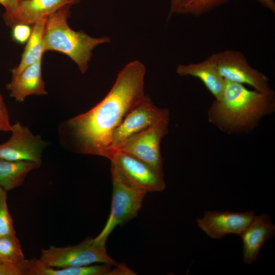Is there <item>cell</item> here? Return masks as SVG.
<instances>
[{
	"instance_id": "1",
	"label": "cell",
	"mask_w": 275,
	"mask_h": 275,
	"mask_svg": "<svg viewBox=\"0 0 275 275\" xmlns=\"http://www.w3.org/2000/svg\"><path fill=\"white\" fill-rule=\"evenodd\" d=\"M145 73L146 67L140 61L127 64L101 101L88 112L60 125L59 134L63 144L81 154L108 159L114 132L146 96Z\"/></svg>"
},
{
	"instance_id": "2",
	"label": "cell",
	"mask_w": 275,
	"mask_h": 275,
	"mask_svg": "<svg viewBox=\"0 0 275 275\" xmlns=\"http://www.w3.org/2000/svg\"><path fill=\"white\" fill-rule=\"evenodd\" d=\"M221 97L212 103L208 121L228 134L248 133L261 119L275 111V93L246 89L243 85L225 80Z\"/></svg>"
},
{
	"instance_id": "3",
	"label": "cell",
	"mask_w": 275,
	"mask_h": 275,
	"mask_svg": "<svg viewBox=\"0 0 275 275\" xmlns=\"http://www.w3.org/2000/svg\"><path fill=\"white\" fill-rule=\"evenodd\" d=\"M70 6H64L47 17L43 36V51H57L66 54L84 73L88 68L93 50L99 45L110 42L111 39L108 37L93 38L82 31L71 29L67 21Z\"/></svg>"
},
{
	"instance_id": "4",
	"label": "cell",
	"mask_w": 275,
	"mask_h": 275,
	"mask_svg": "<svg viewBox=\"0 0 275 275\" xmlns=\"http://www.w3.org/2000/svg\"><path fill=\"white\" fill-rule=\"evenodd\" d=\"M113 193L111 212L106 224L95 241L105 245L114 229L135 217L138 214L147 192L126 181L112 167Z\"/></svg>"
},
{
	"instance_id": "5",
	"label": "cell",
	"mask_w": 275,
	"mask_h": 275,
	"mask_svg": "<svg viewBox=\"0 0 275 275\" xmlns=\"http://www.w3.org/2000/svg\"><path fill=\"white\" fill-rule=\"evenodd\" d=\"M39 260L45 265L56 268L78 267L94 263L116 266L118 263L107 253L105 245L87 238L79 244L65 247L50 245L41 251Z\"/></svg>"
},
{
	"instance_id": "6",
	"label": "cell",
	"mask_w": 275,
	"mask_h": 275,
	"mask_svg": "<svg viewBox=\"0 0 275 275\" xmlns=\"http://www.w3.org/2000/svg\"><path fill=\"white\" fill-rule=\"evenodd\" d=\"M207 58L226 81L248 85L261 92L272 90L268 78L253 68L240 51L225 50L213 53Z\"/></svg>"
},
{
	"instance_id": "7",
	"label": "cell",
	"mask_w": 275,
	"mask_h": 275,
	"mask_svg": "<svg viewBox=\"0 0 275 275\" xmlns=\"http://www.w3.org/2000/svg\"><path fill=\"white\" fill-rule=\"evenodd\" d=\"M170 119L168 108L155 106L148 96L133 108L124 118L113 133L109 148L111 158L129 138L154 125L162 120Z\"/></svg>"
},
{
	"instance_id": "8",
	"label": "cell",
	"mask_w": 275,
	"mask_h": 275,
	"mask_svg": "<svg viewBox=\"0 0 275 275\" xmlns=\"http://www.w3.org/2000/svg\"><path fill=\"white\" fill-rule=\"evenodd\" d=\"M169 120H162L129 138L117 150L123 151L163 174L160 143L168 133Z\"/></svg>"
},
{
	"instance_id": "9",
	"label": "cell",
	"mask_w": 275,
	"mask_h": 275,
	"mask_svg": "<svg viewBox=\"0 0 275 275\" xmlns=\"http://www.w3.org/2000/svg\"><path fill=\"white\" fill-rule=\"evenodd\" d=\"M109 160L111 167L137 188L147 193L160 192L165 189L163 174L131 155L116 150Z\"/></svg>"
},
{
	"instance_id": "10",
	"label": "cell",
	"mask_w": 275,
	"mask_h": 275,
	"mask_svg": "<svg viewBox=\"0 0 275 275\" xmlns=\"http://www.w3.org/2000/svg\"><path fill=\"white\" fill-rule=\"evenodd\" d=\"M11 135L0 145V158L12 161H30L42 164V153L47 143L34 135L28 127L17 122L12 125Z\"/></svg>"
},
{
	"instance_id": "11",
	"label": "cell",
	"mask_w": 275,
	"mask_h": 275,
	"mask_svg": "<svg viewBox=\"0 0 275 275\" xmlns=\"http://www.w3.org/2000/svg\"><path fill=\"white\" fill-rule=\"evenodd\" d=\"M253 210L243 212L205 211L197 218L199 227L209 237L221 239L228 234L240 235L255 216Z\"/></svg>"
},
{
	"instance_id": "12",
	"label": "cell",
	"mask_w": 275,
	"mask_h": 275,
	"mask_svg": "<svg viewBox=\"0 0 275 275\" xmlns=\"http://www.w3.org/2000/svg\"><path fill=\"white\" fill-rule=\"evenodd\" d=\"M275 226L269 216L263 213L254 218L239 235L242 241V260L251 264L257 259L262 246L271 239Z\"/></svg>"
},
{
	"instance_id": "13",
	"label": "cell",
	"mask_w": 275,
	"mask_h": 275,
	"mask_svg": "<svg viewBox=\"0 0 275 275\" xmlns=\"http://www.w3.org/2000/svg\"><path fill=\"white\" fill-rule=\"evenodd\" d=\"M79 0H25L19 2L16 11L4 17L6 23L12 27L17 23L34 24L48 17L62 7L76 4Z\"/></svg>"
},
{
	"instance_id": "14",
	"label": "cell",
	"mask_w": 275,
	"mask_h": 275,
	"mask_svg": "<svg viewBox=\"0 0 275 275\" xmlns=\"http://www.w3.org/2000/svg\"><path fill=\"white\" fill-rule=\"evenodd\" d=\"M41 60L28 66L17 74H12L11 81L6 88L10 96L19 102L31 95H44L47 94L41 74Z\"/></svg>"
},
{
	"instance_id": "15",
	"label": "cell",
	"mask_w": 275,
	"mask_h": 275,
	"mask_svg": "<svg viewBox=\"0 0 275 275\" xmlns=\"http://www.w3.org/2000/svg\"><path fill=\"white\" fill-rule=\"evenodd\" d=\"M176 72L180 76H191L199 78L215 99L221 97L225 89V80L208 58L198 63L179 64Z\"/></svg>"
},
{
	"instance_id": "16",
	"label": "cell",
	"mask_w": 275,
	"mask_h": 275,
	"mask_svg": "<svg viewBox=\"0 0 275 275\" xmlns=\"http://www.w3.org/2000/svg\"><path fill=\"white\" fill-rule=\"evenodd\" d=\"M40 166L30 161H12L0 158V186L6 191L22 185L32 171Z\"/></svg>"
},
{
	"instance_id": "17",
	"label": "cell",
	"mask_w": 275,
	"mask_h": 275,
	"mask_svg": "<svg viewBox=\"0 0 275 275\" xmlns=\"http://www.w3.org/2000/svg\"><path fill=\"white\" fill-rule=\"evenodd\" d=\"M47 18H43L34 24L31 35L22 54L19 65L12 70V74H17L28 66L42 58L43 36Z\"/></svg>"
},
{
	"instance_id": "18",
	"label": "cell",
	"mask_w": 275,
	"mask_h": 275,
	"mask_svg": "<svg viewBox=\"0 0 275 275\" xmlns=\"http://www.w3.org/2000/svg\"><path fill=\"white\" fill-rule=\"evenodd\" d=\"M21 244L16 235L0 237V260L20 263L24 260Z\"/></svg>"
},
{
	"instance_id": "19",
	"label": "cell",
	"mask_w": 275,
	"mask_h": 275,
	"mask_svg": "<svg viewBox=\"0 0 275 275\" xmlns=\"http://www.w3.org/2000/svg\"><path fill=\"white\" fill-rule=\"evenodd\" d=\"M229 0H184L177 13L199 16Z\"/></svg>"
},
{
	"instance_id": "20",
	"label": "cell",
	"mask_w": 275,
	"mask_h": 275,
	"mask_svg": "<svg viewBox=\"0 0 275 275\" xmlns=\"http://www.w3.org/2000/svg\"><path fill=\"white\" fill-rule=\"evenodd\" d=\"M16 235L13 218L7 204V193L0 201V237Z\"/></svg>"
},
{
	"instance_id": "21",
	"label": "cell",
	"mask_w": 275,
	"mask_h": 275,
	"mask_svg": "<svg viewBox=\"0 0 275 275\" xmlns=\"http://www.w3.org/2000/svg\"><path fill=\"white\" fill-rule=\"evenodd\" d=\"M12 28V36L15 42L19 44H24L28 41L32 32V29L30 25L17 23Z\"/></svg>"
},
{
	"instance_id": "22",
	"label": "cell",
	"mask_w": 275,
	"mask_h": 275,
	"mask_svg": "<svg viewBox=\"0 0 275 275\" xmlns=\"http://www.w3.org/2000/svg\"><path fill=\"white\" fill-rule=\"evenodd\" d=\"M23 261L15 263L0 260V275H24Z\"/></svg>"
},
{
	"instance_id": "23",
	"label": "cell",
	"mask_w": 275,
	"mask_h": 275,
	"mask_svg": "<svg viewBox=\"0 0 275 275\" xmlns=\"http://www.w3.org/2000/svg\"><path fill=\"white\" fill-rule=\"evenodd\" d=\"M11 127L7 108L2 96L0 95V131H9Z\"/></svg>"
},
{
	"instance_id": "24",
	"label": "cell",
	"mask_w": 275,
	"mask_h": 275,
	"mask_svg": "<svg viewBox=\"0 0 275 275\" xmlns=\"http://www.w3.org/2000/svg\"><path fill=\"white\" fill-rule=\"evenodd\" d=\"M2 4L6 9L4 17L13 14L17 10L19 2L17 0H0Z\"/></svg>"
},
{
	"instance_id": "25",
	"label": "cell",
	"mask_w": 275,
	"mask_h": 275,
	"mask_svg": "<svg viewBox=\"0 0 275 275\" xmlns=\"http://www.w3.org/2000/svg\"><path fill=\"white\" fill-rule=\"evenodd\" d=\"M116 268L111 269L109 275L133 274V271L125 265L118 264Z\"/></svg>"
},
{
	"instance_id": "26",
	"label": "cell",
	"mask_w": 275,
	"mask_h": 275,
	"mask_svg": "<svg viewBox=\"0 0 275 275\" xmlns=\"http://www.w3.org/2000/svg\"><path fill=\"white\" fill-rule=\"evenodd\" d=\"M184 1V0H171L170 9L167 18L168 20L170 19L174 14L177 13Z\"/></svg>"
},
{
	"instance_id": "27",
	"label": "cell",
	"mask_w": 275,
	"mask_h": 275,
	"mask_svg": "<svg viewBox=\"0 0 275 275\" xmlns=\"http://www.w3.org/2000/svg\"><path fill=\"white\" fill-rule=\"evenodd\" d=\"M263 6L271 10L272 12H275V2L274 0H258Z\"/></svg>"
},
{
	"instance_id": "28",
	"label": "cell",
	"mask_w": 275,
	"mask_h": 275,
	"mask_svg": "<svg viewBox=\"0 0 275 275\" xmlns=\"http://www.w3.org/2000/svg\"><path fill=\"white\" fill-rule=\"evenodd\" d=\"M6 193H7V191L0 186V201L3 196Z\"/></svg>"
},
{
	"instance_id": "29",
	"label": "cell",
	"mask_w": 275,
	"mask_h": 275,
	"mask_svg": "<svg viewBox=\"0 0 275 275\" xmlns=\"http://www.w3.org/2000/svg\"><path fill=\"white\" fill-rule=\"evenodd\" d=\"M18 2L22 1H25V0H17Z\"/></svg>"
}]
</instances>
